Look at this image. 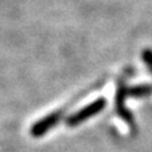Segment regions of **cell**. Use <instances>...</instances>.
I'll use <instances>...</instances> for the list:
<instances>
[{"label": "cell", "instance_id": "1", "mask_svg": "<svg viewBox=\"0 0 152 152\" xmlns=\"http://www.w3.org/2000/svg\"><path fill=\"white\" fill-rule=\"evenodd\" d=\"M128 77V75L124 74L123 77H120L118 80V87H116V95H115V110L116 113L119 115V118L123 121H126L131 129L135 131V119L132 112L126 107V100L128 97V86L126 83V79Z\"/></svg>", "mask_w": 152, "mask_h": 152}, {"label": "cell", "instance_id": "2", "mask_svg": "<svg viewBox=\"0 0 152 152\" xmlns=\"http://www.w3.org/2000/svg\"><path fill=\"white\" fill-rule=\"evenodd\" d=\"M77 99H79V97H77ZM77 99H75L74 102H76ZM74 102H69L67 105H63L60 110L53 111V112L48 113L47 116H44V118H42L40 120H37L36 123L32 124L31 129H29V134H31V136H34V137H42L43 135H45L48 131H50V129H52L53 127H55L56 124H58L59 121H60L61 119L64 118V112L68 110L69 105H71Z\"/></svg>", "mask_w": 152, "mask_h": 152}, {"label": "cell", "instance_id": "3", "mask_svg": "<svg viewBox=\"0 0 152 152\" xmlns=\"http://www.w3.org/2000/svg\"><path fill=\"white\" fill-rule=\"evenodd\" d=\"M105 105H107V100H105L104 97H99V99L91 102L88 105L83 107L81 110H79L77 112L69 115L68 118L66 119V124L68 127H76V126H79V124L84 123L86 120L91 119L92 116L100 113L105 108Z\"/></svg>", "mask_w": 152, "mask_h": 152}, {"label": "cell", "instance_id": "4", "mask_svg": "<svg viewBox=\"0 0 152 152\" xmlns=\"http://www.w3.org/2000/svg\"><path fill=\"white\" fill-rule=\"evenodd\" d=\"M152 95V86L150 84H137L128 88V97L134 99H144Z\"/></svg>", "mask_w": 152, "mask_h": 152}, {"label": "cell", "instance_id": "5", "mask_svg": "<svg viewBox=\"0 0 152 152\" xmlns=\"http://www.w3.org/2000/svg\"><path fill=\"white\" fill-rule=\"evenodd\" d=\"M142 58H143V61H144L145 67L148 68V71L152 74V50L151 48H145V50H143Z\"/></svg>", "mask_w": 152, "mask_h": 152}]
</instances>
